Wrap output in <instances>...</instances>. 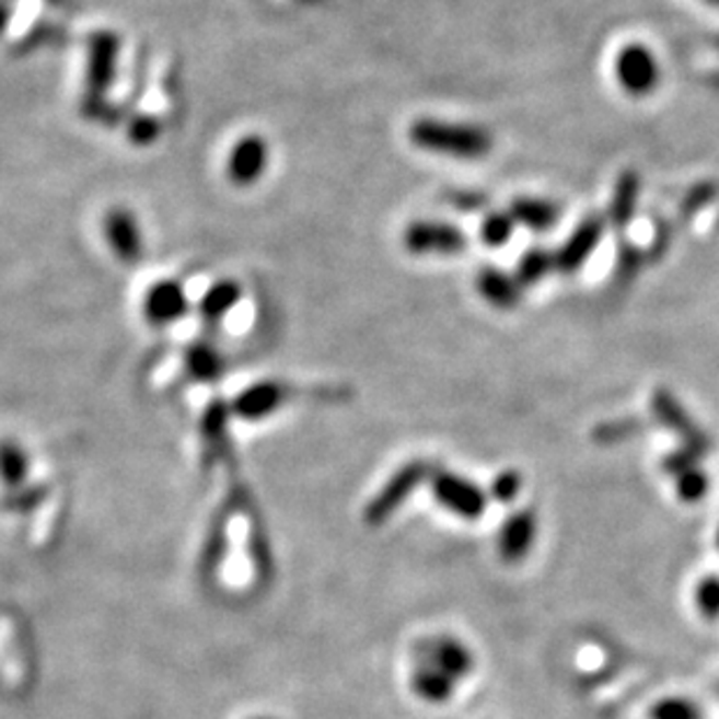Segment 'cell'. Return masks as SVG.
Instances as JSON below:
<instances>
[{
  "mask_svg": "<svg viewBox=\"0 0 719 719\" xmlns=\"http://www.w3.org/2000/svg\"><path fill=\"white\" fill-rule=\"evenodd\" d=\"M293 396L291 386L278 380L256 382L233 401V408L240 417L245 419H262L280 410L282 405Z\"/></svg>",
  "mask_w": 719,
  "mask_h": 719,
  "instance_id": "13",
  "label": "cell"
},
{
  "mask_svg": "<svg viewBox=\"0 0 719 719\" xmlns=\"http://www.w3.org/2000/svg\"><path fill=\"white\" fill-rule=\"evenodd\" d=\"M694 603L706 619H719V576L704 578L696 584Z\"/></svg>",
  "mask_w": 719,
  "mask_h": 719,
  "instance_id": "24",
  "label": "cell"
},
{
  "mask_svg": "<svg viewBox=\"0 0 719 719\" xmlns=\"http://www.w3.org/2000/svg\"><path fill=\"white\" fill-rule=\"evenodd\" d=\"M140 310L147 324L154 328H165L189 315L192 301L187 289H184L179 280L165 278V280H156L154 285L144 289Z\"/></svg>",
  "mask_w": 719,
  "mask_h": 719,
  "instance_id": "8",
  "label": "cell"
},
{
  "mask_svg": "<svg viewBox=\"0 0 719 719\" xmlns=\"http://www.w3.org/2000/svg\"><path fill=\"white\" fill-rule=\"evenodd\" d=\"M121 38L115 31H96L86 40V68L82 89V113L98 119L105 113L109 89L117 80Z\"/></svg>",
  "mask_w": 719,
  "mask_h": 719,
  "instance_id": "2",
  "label": "cell"
},
{
  "mask_svg": "<svg viewBox=\"0 0 719 719\" xmlns=\"http://www.w3.org/2000/svg\"><path fill=\"white\" fill-rule=\"evenodd\" d=\"M431 489L436 503L461 520L475 522L487 512L489 494L464 475L452 471H438L431 477Z\"/></svg>",
  "mask_w": 719,
  "mask_h": 719,
  "instance_id": "4",
  "label": "cell"
},
{
  "mask_svg": "<svg viewBox=\"0 0 719 719\" xmlns=\"http://www.w3.org/2000/svg\"><path fill=\"white\" fill-rule=\"evenodd\" d=\"M105 247L121 266H138L144 256V233L138 214L128 206L107 208L101 217Z\"/></svg>",
  "mask_w": 719,
  "mask_h": 719,
  "instance_id": "3",
  "label": "cell"
},
{
  "mask_svg": "<svg viewBox=\"0 0 719 719\" xmlns=\"http://www.w3.org/2000/svg\"><path fill=\"white\" fill-rule=\"evenodd\" d=\"M717 545H719V536H717Z\"/></svg>",
  "mask_w": 719,
  "mask_h": 719,
  "instance_id": "31",
  "label": "cell"
},
{
  "mask_svg": "<svg viewBox=\"0 0 719 719\" xmlns=\"http://www.w3.org/2000/svg\"><path fill=\"white\" fill-rule=\"evenodd\" d=\"M615 78L626 96L648 98L661 82V66L648 45H624L615 59Z\"/></svg>",
  "mask_w": 719,
  "mask_h": 719,
  "instance_id": "6",
  "label": "cell"
},
{
  "mask_svg": "<svg viewBox=\"0 0 719 719\" xmlns=\"http://www.w3.org/2000/svg\"><path fill=\"white\" fill-rule=\"evenodd\" d=\"M403 250L413 256H456L468 250V235L448 221L417 219L403 231Z\"/></svg>",
  "mask_w": 719,
  "mask_h": 719,
  "instance_id": "5",
  "label": "cell"
},
{
  "mask_svg": "<svg viewBox=\"0 0 719 719\" xmlns=\"http://www.w3.org/2000/svg\"><path fill=\"white\" fill-rule=\"evenodd\" d=\"M14 14V0H0V38L8 33Z\"/></svg>",
  "mask_w": 719,
  "mask_h": 719,
  "instance_id": "29",
  "label": "cell"
},
{
  "mask_svg": "<svg viewBox=\"0 0 719 719\" xmlns=\"http://www.w3.org/2000/svg\"><path fill=\"white\" fill-rule=\"evenodd\" d=\"M508 212L514 219V224L531 233H547L555 229L561 219V208L555 200L536 196L512 198Z\"/></svg>",
  "mask_w": 719,
  "mask_h": 719,
  "instance_id": "16",
  "label": "cell"
},
{
  "mask_svg": "<svg viewBox=\"0 0 719 719\" xmlns=\"http://www.w3.org/2000/svg\"><path fill=\"white\" fill-rule=\"evenodd\" d=\"M552 272H555V252L531 247L520 256L518 268H514V280L520 282L522 289H529L541 285Z\"/></svg>",
  "mask_w": 719,
  "mask_h": 719,
  "instance_id": "19",
  "label": "cell"
},
{
  "mask_svg": "<svg viewBox=\"0 0 719 719\" xmlns=\"http://www.w3.org/2000/svg\"><path fill=\"white\" fill-rule=\"evenodd\" d=\"M270 165V144L262 134L240 136L227 154L224 175L235 189H250L262 182Z\"/></svg>",
  "mask_w": 719,
  "mask_h": 719,
  "instance_id": "7",
  "label": "cell"
},
{
  "mask_svg": "<svg viewBox=\"0 0 719 719\" xmlns=\"http://www.w3.org/2000/svg\"><path fill=\"white\" fill-rule=\"evenodd\" d=\"M161 136V124L150 115H138L131 124H128V140L138 147L152 144Z\"/></svg>",
  "mask_w": 719,
  "mask_h": 719,
  "instance_id": "27",
  "label": "cell"
},
{
  "mask_svg": "<svg viewBox=\"0 0 719 719\" xmlns=\"http://www.w3.org/2000/svg\"><path fill=\"white\" fill-rule=\"evenodd\" d=\"M184 361H187V373L200 382H210V380L221 378L227 368L224 355H221L219 349L212 347L210 343H196L194 347H189L187 359Z\"/></svg>",
  "mask_w": 719,
  "mask_h": 719,
  "instance_id": "20",
  "label": "cell"
},
{
  "mask_svg": "<svg viewBox=\"0 0 719 719\" xmlns=\"http://www.w3.org/2000/svg\"><path fill=\"white\" fill-rule=\"evenodd\" d=\"M642 179L640 173L634 169H626L617 175L615 187L611 194V202H607V212L603 214L607 227L617 233H624L634 224V217L638 212V200H640Z\"/></svg>",
  "mask_w": 719,
  "mask_h": 719,
  "instance_id": "12",
  "label": "cell"
},
{
  "mask_svg": "<svg viewBox=\"0 0 719 719\" xmlns=\"http://www.w3.org/2000/svg\"><path fill=\"white\" fill-rule=\"evenodd\" d=\"M410 685H413V692L421 700H427V704H445V700H450L454 696V689H456L454 680H450L445 673L433 669L427 661L417 663Z\"/></svg>",
  "mask_w": 719,
  "mask_h": 719,
  "instance_id": "18",
  "label": "cell"
},
{
  "mask_svg": "<svg viewBox=\"0 0 719 719\" xmlns=\"http://www.w3.org/2000/svg\"><path fill=\"white\" fill-rule=\"evenodd\" d=\"M652 410H654V417L663 424V427H669L671 431L680 433L682 438H687L692 450H704L706 445V436L704 433H698L696 427H694V421L689 419V415L685 413V408H682L680 401L669 392V390H659L652 398Z\"/></svg>",
  "mask_w": 719,
  "mask_h": 719,
  "instance_id": "17",
  "label": "cell"
},
{
  "mask_svg": "<svg viewBox=\"0 0 719 719\" xmlns=\"http://www.w3.org/2000/svg\"><path fill=\"white\" fill-rule=\"evenodd\" d=\"M410 142L421 152L459 161H479L491 154L494 138L485 126L421 117L410 124Z\"/></svg>",
  "mask_w": 719,
  "mask_h": 719,
  "instance_id": "1",
  "label": "cell"
},
{
  "mask_svg": "<svg viewBox=\"0 0 719 719\" xmlns=\"http://www.w3.org/2000/svg\"><path fill=\"white\" fill-rule=\"evenodd\" d=\"M607 221L603 214H587L580 224L566 237V243L555 252V270L561 275H573L592 259L605 235Z\"/></svg>",
  "mask_w": 719,
  "mask_h": 719,
  "instance_id": "9",
  "label": "cell"
},
{
  "mask_svg": "<svg viewBox=\"0 0 719 719\" xmlns=\"http://www.w3.org/2000/svg\"><path fill=\"white\" fill-rule=\"evenodd\" d=\"M538 518L531 510H518L499 531V555L508 564H520L536 543Z\"/></svg>",
  "mask_w": 719,
  "mask_h": 719,
  "instance_id": "11",
  "label": "cell"
},
{
  "mask_svg": "<svg viewBox=\"0 0 719 719\" xmlns=\"http://www.w3.org/2000/svg\"><path fill=\"white\" fill-rule=\"evenodd\" d=\"M650 719H704V710L687 696H666L657 700Z\"/></svg>",
  "mask_w": 719,
  "mask_h": 719,
  "instance_id": "22",
  "label": "cell"
},
{
  "mask_svg": "<svg viewBox=\"0 0 719 719\" xmlns=\"http://www.w3.org/2000/svg\"><path fill=\"white\" fill-rule=\"evenodd\" d=\"M642 264H645V254L636 245L622 240L619 254H617V275H619V280H624V282L634 280L636 275H638V270L642 268Z\"/></svg>",
  "mask_w": 719,
  "mask_h": 719,
  "instance_id": "26",
  "label": "cell"
},
{
  "mask_svg": "<svg viewBox=\"0 0 719 719\" xmlns=\"http://www.w3.org/2000/svg\"><path fill=\"white\" fill-rule=\"evenodd\" d=\"M421 661L431 663L433 669L445 673L450 680H466L475 671V654L464 640L454 636H438L427 642Z\"/></svg>",
  "mask_w": 719,
  "mask_h": 719,
  "instance_id": "10",
  "label": "cell"
},
{
  "mask_svg": "<svg viewBox=\"0 0 719 719\" xmlns=\"http://www.w3.org/2000/svg\"><path fill=\"white\" fill-rule=\"evenodd\" d=\"M522 487H524V483L518 471H503L501 475L494 477L489 496L499 503H512L522 494Z\"/></svg>",
  "mask_w": 719,
  "mask_h": 719,
  "instance_id": "25",
  "label": "cell"
},
{
  "mask_svg": "<svg viewBox=\"0 0 719 719\" xmlns=\"http://www.w3.org/2000/svg\"><path fill=\"white\" fill-rule=\"evenodd\" d=\"M715 192H717V187H715L712 182H698L696 187H692V189L687 192V196L682 198V202H680V214H682V217H692V214H696L700 208H706V206H708V202H710L712 196H715Z\"/></svg>",
  "mask_w": 719,
  "mask_h": 719,
  "instance_id": "28",
  "label": "cell"
},
{
  "mask_svg": "<svg viewBox=\"0 0 719 719\" xmlns=\"http://www.w3.org/2000/svg\"><path fill=\"white\" fill-rule=\"evenodd\" d=\"M243 301V285L237 280L224 278L212 282L196 303V312L206 326H217L224 322L231 312Z\"/></svg>",
  "mask_w": 719,
  "mask_h": 719,
  "instance_id": "15",
  "label": "cell"
},
{
  "mask_svg": "<svg viewBox=\"0 0 719 719\" xmlns=\"http://www.w3.org/2000/svg\"><path fill=\"white\" fill-rule=\"evenodd\" d=\"M675 487H677V496L685 503H698L704 496L708 494V475L696 468V464L687 466L685 471H680L675 475Z\"/></svg>",
  "mask_w": 719,
  "mask_h": 719,
  "instance_id": "23",
  "label": "cell"
},
{
  "mask_svg": "<svg viewBox=\"0 0 719 719\" xmlns=\"http://www.w3.org/2000/svg\"><path fill=\"white\" fill-rule=\"evenodd\" d=\"M514 229H518V224H514L510 212H489L483 219V224H479V240L489 250H501L512 240Z\"/></svg>",
  "mask_w": 719,
  "mask_h": 719,
  "instance_id": "21",
  "label": "cell"
},
{
  "mask_svg": "<svg viewBox=\"0 0 719 719\" xmlns=\"http://www.w3.org/2000/svg\"><path fill=\"white\" fill-rule=\"evenodd\" d=\"M704 3H708V5H715V8H719V0H704Z\"/></svg>",
  "mask_w": 719,
  "mask_h": 719,
  "instance_id": "30",
  "label": "cell"
},
{
  "mask_svg": "<svg viewBox=\"0 0 719 719\" xmlns=\"http://www.w3.org/2000/svg\"><path fill=\"white\" fill-rule=\"evenodd\" d=\"M475 291L479 293V299L496 310L518 308L524 297V289L520 287L518 280H514V275L494 266L477 270Z\"/></svg>",
  "mask_w": 719,
  "mask_h": 719,
  "instance_id": "14",
  "label": "cell"
}]
</instances>
